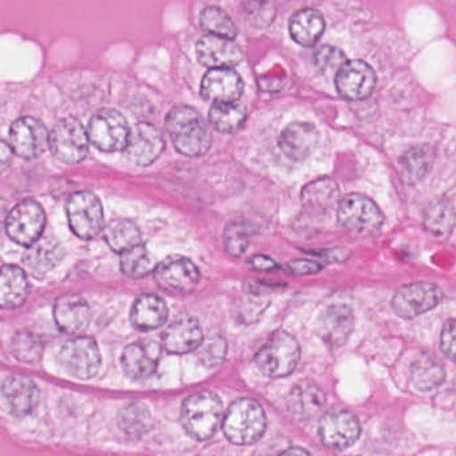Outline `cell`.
<instances>
[{
	"instance_id": "7a4b0ae2",
	"label": "cell",
	"mask_w": 456,
	"mask_h": 456,
	"mask_svg": "<svg viewBox=\"0 0 456 456\" xmlns=\"http://www.w3.org/2000/svg\"><path fill=\"white\" fill-rule=\"evenodd\" d=\"M267 426L265 411L252 399H238L231 404L224 419V436L233 444H252L262 438Z\"/></svg>"
},
{
	"instance_id": "d6a6232c",
	"label": "cell",
	"mask_w": 456,
	"mask_h": 456,
	"mask_svg": "<svg viewBox=\"0 0 456 456\" xmlns=\"http://www.w3.org/2000/svg\"><path fill=\"white\" fill-rule=\"evenodd\" d=\"M104 239L115 252H125L141 244V231L133 222L117 219L104 228Z\"/></svg>"
},
{
	"instance_id": "8fae6325",
	"label": "cell",
	"mask_w": 456,
	"mask_h": 456,
	"mask_svg": "<svg viewBox=\"0 0 456 456\" xmlns=\"http://www.w3.org/2000/svg\"><path fill=\"white\" fill-rule=\"evenodd\" d=\"M319 436L324 446L345 450L353 446L361 436L358 418L347 410L332 409L319 420Z\"/></svg>"
},
{
	"instance_id": "bcb514c9",
	"label": "cell",
	"mask_w": 456,
	"mask_h": 456,
	"mask_svg": "<svg viewBox=\"0 0 456 456\" xmlns=\"http://www.w3.org/2000/svg\"><path fill=\"white\" fill-rule=\"evenodd\" d=\"M12 147L5 143L3 139H0V174L10 166L11 159H12Z\"/></svg>"
},
{
	"instance_id": "8d00e7d4",
	"label": "cell",
	"mask_w": 456,
	"mask_h": 456,
	"mask_svg": "<svg viewBox=\"0 0 456 456\" xmlns=\"http://www.w3.org/2000/svg\"><path fill=\"white\" fill-rule=\"evenodd\" d=\"M200 26L205 31L216 35V37L231 40L238 37V28H236L235 23L222 8L208 7L203 10L202 15H200Z\"/></svg>"
},
{
	"instance_id": "7402d4cb",
	"label": "cell",
	"mask_w": 456,
	"mask_h": 456,
	"mask_svg": "<svg viewBox=\"0 0 456 456\" xmlns=\"http://www.w3.org/2000/svg\"><path fill=\"white\" fill-rule=\"evenodd\" d=\"M2 394L15 417H26L39 403V388L29 378L12 375L2 386Z\"/></svg>"
},
{
	"instance_id": "83f0119b",
	"label": "cell",
	"mask_w": 456,
	"mask_h": 456,
	"mask_svg": "<svg viewBox=\"0 0 456 456\" xmlns=\"http://www.w3.org/2000/svg\"><path fill=\"white\" fill-rule=\"evenodd\" d=\"M167 305L157 295H142L131 310V322L141 331L159 329L167 321Z\"/></svg>"
},
{
	"instance_id": "9a60e30c",
	"label": "cell",
	"mask_w": 456,
	"mask_h": 456,
	"mask_svg": "<svg viewBox=\"0 0 456 456\" xmlns=\"http://www.w3.org/2000/svg\"><path fill=\"white\" fill-rule=\"evenodd\" d=\"M50 136L40 120L31 117L20 118L10 131V146L23 159H34L47 149Z\"/></svg>"
},
{
	"instance_id": "ffe728a7",
	"label": "cell",
	"mask_w": 456,
	"mask_h": 456,
	"mask_svg": "<svg viewBox=\"0 0 456 456\" xmlns=\"http://www.w3.org/2000/svg\"><path fill=\"white\" fill-rule=\"evenodd\" d=\"M319 142V131L311 123L295 122L287 126L279 136V147L295 162L305 159Z\"/></svg>"
},
{
	"instance_id": "3957f363",
	"label": "cell",
	"mask_w": 456,
	"mask_h": 456,
	"mask_svg": "<svg viewBox=\"0 0 456 456\" xmlns=\"http://www.w3.org/2000/svg\"><path fill=\"white\" fill-rule=\"evenodd\" d=\"M224 415L221 398L213 393L189 396L182 407V425L198 441L211 438L218 430Z\"/></svg>"
},
{
	"instance_id": "f6af8a7d",
	"label": "cell",
	"mask_w": 456,
	"mask_h": 456,
	"mask_svg": "<svg viewBox=\"0 0 456 456\" xmlns=\"http://www.w3.org/2000/svg\"><path fill=\"white\" fill-rule=\"evenodd\" d=\"M323 265L321 263L315 262V260L297 259L289 263L287 270H289V273H294V275H313V273H319Z\"/></svg>"
},
{
	"instance_id": "277c9868",
	"label": "cell",
	"mask_w": 456,
	"mask_h": 456,
	"mask_svg": "<svg viewBox=\"0 0 456 456\" xmlns=\"http://www.w3.org/2000/svg\"><path fill=\"white\" fill-rule=\"evenodd\" d=\"M300 358L299 343L286 331H278L255 355L257 369L268 378H283L297 369Z\"/></svg>"
},
{
	"instance_id": "603a6c76",
	"label": "cell",
	"mask_w": 456,
	"mask_h": 456,
	"mask_svg": "<svg viewBox=\"0 0 456 456\" xmlns=\"http://www.w3.org/2000/svg\"><path fill=\"white\" fill-rule=\"evenodd\" d=\"M203 342L200 322L191 316H182L174 321L163 334V346L171 354H187L198 350Z\"/></svg>"
},
{
	"instance_id": "e575fe53",
	"label": "cell",
	"mask_w": 456,
	"mask_h": 456,
	"mask_svg": "<svg viewBox=\"0 0 456 456\" xmlns=\"http://www.w3.org/2000/svg\"><path fill=\"white\" fill-rule=\"evenodd\" d=\"M434 162V151L430 146H417L402 158L404 176L410 183H417L425 178Z\"/></svg>"
},
{
	"instance_id": "c3c4849f",
	"label": "cell",
	"mask_w": 456,
	"mask_h": 456,
	"mask_svg": "<svg viewBox=\"0 0 456 456\" xmlns=\"http://www.w3.org/2000/svg\"><path fill=\"white\" fill-rule=\"evenodd\" d=\"M8 208L7 202L0 198V230L7 224Z\"/></svg>"
},
{
	"instance_id": "d4e9b609",
	"label": "cell",
	"mask_w": 456,
	"mask_h": 456,
	"mask_svg": "<svg viewBox=\"0 0 456 456\" xmlns=\"http://www.w3.org/2000/svg\"><path fill=\"white\" fill-rule=\"evenodd\" d=\"M326 404L323 391L313 383H300L292 388L287 398L289 412L300 420H311L321 414Z\"/></svg>"
},
{
	"instance_id": "9c48e42d",
	"label": "cell",
	"mask_w": 456,
	"mask_h": 456,
	"mask_svg": "<svg viewBox=\"0 0 456 456\" xmlns=\"http://www.w3.org/2000/svg\"><path fill=\"white\" fill-rule=\"evenodd\" d=\"M59 362L72 377L91 379L101 369V351L93 338L77 337L64 343Z\"/></svg>"
},
{
	"instance_id": "7dc6e473",
	"label": "cell",
	"mask_w": 456,
	"mask_h": 456,
	"mask_svg": "<svg viewBox=\"0 0 456 456\" xmlns=\"http://www.w3.org/2000/svg\"><path fill=\"white\" fill-rule=\"evenodd\" d=\"M251 265L260 271L273 270V268L278 267L275 260L271 259V257L263 256V255H257V256L252 257Z\"/></svg>"
},
{
	"instance_id": "cb8c5ba5",
	"label": "cell",
	"mask_w": 456,
	"mask_h": 456,
	"mask_svg": "<svg viewBox=\"0 0 456 456\" xmlns=\"http://www.w3.org/2000/svg\"><path fill=\"white\" fill-rule=\"evenodd\" d=\"M53 316L61 331L79 334L90 323V305L79 295H64L56 300Z\"/></svg>"
},
{
	"instance_id": "f546056e",
	"label": "cell",
	"mask_w": 456,
	"mask_h": 456,
	"mask_svg": "<svg viewBox=\"0 0 456 456\" xmlns=\"http://www.w3.org/2000/svg\"><path fill=\"white\" fill-rule=\"evenodd\" d=\"M118 425L125 436L134 439L142 438L151 430V412L146 404L134 402L120 410L118 415Z\"/></svg>"
},
{
	"instance_id": "681fc988",
	"label": "cell",
	"mask_w": 456,
	"mask_h": 456,
	"mask_svg": "<svg viewBox=\"0 0 456 456\" xmlns=\"http://www.w3.org/2000/svg\"><path fill=\"white\" fill-rule=\"evenodd\" d=\"M281 456H311L305 450L299 449V447H292V449L286 450L281 452Z\"/></svg>"
},
{
	"instance_id": "7c38bea8",
	"label": "cell",
	"mask_w": 456,
	"mask_h": 456,
	"mask_svg": "<svg viewBox=\"0 0 456 456\" xmlns=\"http://www.w3.org/2000/svg\"><path fill=\"white\" fill-rule=\"evenodd\" d=\"M45 224V211L35 200H24L7 216L8 236L20 246L29 247L42 236Z\"/></svg>"
},
{
	"instance_id": "ee69618b",
	"label": "cell",
	"mask_w": 456,
	"mask_h": 456,
	"mask_svg": "<svg viewBox=\"0 0 456 456\" xmlns=\"http://www.w3.org/2000/svg\"><path fill=\"white\" fill-rule=\"evenodd\" d=\"M441 347L450 359L456 362V319L444 324L441 335Z\"/></svg>"
},
{
	"instance_id": "d6986e66",
	"label": "cell",
	"mask_w": 456,
	"mask_h": 456,
	"mask_svg": "<svg viewBox=\"0 0 456 456\" xmlns=\"http://www.w3.org/2000/svg\"><path fill=\"white\" fill-rule=\"evenodd\" d=\"M203 98L216 103H235L243 93V80L231 69H211L203 77Z\"/></svg>"
},
{
	"instance_id": "52a82bcc",
	"label": "cell",
	"mask_w": 456,
	"mask_h": 456,
	"mask_svg": "<svg viewBox=\"0 0 456 456\" xmlns=\"http://www.w3.org/2000/svg\"><path fill=\"white\" fill-rule=\"evenodd\" d=\"M48 144L56 159L77 165L87 155L90 138L79 120L66 118L53 127Z\"/></svg>"
},
{
	"instance_id": "1f68e13d",
	"label": "cell",
	"mask_w": 456,
	"mask_h": 456,
	"mask_svg": "<svg viewBox=\"0 0 456 456\" xmlns=\"http://www.w3.org/2000/svg\"><path fill=\"white\" fill-rule=\"evenodd\" d=\"M339 200V187L332 179L323 178L313 182L302 191V200L315 211H329Z\"/></svg>"
},
{
	"instance_id": "74e56055",
	"label": "cell",
	"mask_w": 456,
	"mask_h": 456,
	"mask_svg": "<svg viewBox=\"0 0 456 456\" xmlns=\"http://www.w3.org/2000/svg\"><path fill=\"white\" fill-rule=\"evenodd\" d=\"M11 350L18 361L35 363L43 353V345L37 335L28 331H19L11 342Z\"/></svg>"
},
{
	"instance_id": "60d3db41",
	"label": "cell",
	"mask_w": 456,
	"mask_h": 456,
	"mask_svg": "<svg viewBox=\"0 0 456 456\" xmlns=\"http://www.w3.org/2000/svg\"><path fill=\"white\" fill-rule=\"evenodd\" d=\"M346 59L345 53L339 48L332 47V45H323L316 51L314 56V64L316 69L322 74H338L340 69L345 66Z\"/></svg>"
},
{
	"instance_id": "836d02e7",
	"label": "cell",
	"mask_w": 456,
	"mask_h": 456,
	"mask_svg": "<svg viewBox=\"0 0 456 456\" xmlns=\"http://www.w3.org/2000/svg\"><path fill=\"white\" fill-rule=\"evenodd\" d=\"M208 119L216 130L232 134L246 122L247 110L239 103H216L211 107Z\"/></svg>"
},
{
	"instance_id": "e0dca14e",
	"label": "cell",
	"mask_w": 456,
	"mask_h": 456,
	"mask_svg": "<svg viewBox=\"0 0 456 456\" xmlns=\"http://www.w3.org/2000/svg\"><path fill=\"white\" fill-rule=\"evenodd\" d=\"M160 359V346L152 340H138L123 351L122 367L134 380L149 379L157 371Z\"/></svg>"
},
{
	"instance_id": "d590c367",
	"label": "cell",
	"mask_w": 456,
	"mask_h": 456,
	"mask_svg": "<svg viewBox=\"0 0 456 456\" xmlns=\"http://www.w3.org/2000/svg\"><path fill=\"white\" fill-rule=\"evenodd\" d=\"M155 267L157 265H155L151 254L142 243L122 252L120 268H122L123 273L130 278H144L149 273H154Z\"/></svg>"
},
{
	"instance_id": "484cf974",
	"label": "cell",
	"mask_w": 456,
	"mask_h": 456,
	"mask_svg": "<svg viewBox=\"0 0 456 456\" xmlns=\"http://www.w3.org/2000/svg\"><path fill=\"white\" fill-rule=\"evenodd\" d=\"M61 259V251L58 241L51 238H42L29 246L24 256V265L29 275L43 278L58 265Z\"/></svg>"
},
{
	"instance_id": "6da1fadb",
	"label": "cell",
	"mask_w": 456,
	"mask_h": 456,
	"mask_svg": "<svg viewBox=\"0 0 456 456\" xmlns=\"http://www.w3.org/2000/svg\"><path fill=\"white\" fill-rule=\"evenodd\" d=\"M166 130L176 150L187 157L205 155L213 144L210 128L202 115L184 104L173 107L168 112Z\"/></svg>"
},
{
	"instance_id": "4316f807",
	"label": "cell",
	"mask_w": 456,
	"mask_h": 456,
	"mask_svg": "<svg viewBox=\"0 0 456 456\" xmlns=\"http://www.w3.org/2000/svg\"><path fill=\"white\" fill-rule=\"evenodd\" d=\"M28 295L26 273L18 265H8L0 270V308L20 307Z\"/></svg>"
},
{
	"instance_id": "7bdbcfd3",
	"label": "cell",
	"mask_w": 456,
	"mask_h": 456,
	"mask_svg": "<svg viewBox=\"0 0 456 456\" xmlns=\"http://www.w3.org/2000/svg\"><path fill=\"white\" fill-rule=\"evenodd\" d=\"M275 12V7L270 0H251L246 5L247 18L257 27H265L273 23Z\"/></svg>"
},
{
	"instance_id": "5bb4252c",
	"label": "cell",
	"mask_w": 456,
	"mask_h": 456,
	"mask_svg": "<svg viewBox=\"0 0 456 456\" xmlns=\"http://www.w3.org/2000/svg\"><path fill=\"white\" fill-rule=\"evenodd\" d=\"M338 93L347 101H363L374 93L377 75L363 61H346L335 75Z\"/></svg>"
},
{
	"instance_id": "4fadbf2b",
	"label": "cell",
	"mask_w": 456,
	"mask_h": 456,
	"mask_svg": "<svg viewBox=\"0 0 456 456\" xmlns=\"http://www.w3.org/2000/svg\"><path fill=\"white\" fill-rule=\"evenodd\" d=\"M442 299L444 294L438 286L419 281L401 287L394 295L393 307L402 318L411 319L433 310Z\"/></svg>"
},
{
	"instance_id": "44dd1931",
	"label": "cell",
	"mask_w": 456,
	"mask_h": 456,
	"mask_svg": "<svg viewBox=\"0 0 456 456\" xmlns=\"http://www.w3.org/2000/svg\"><path fill=\"white\" fill-rule=\"evenodd\" d=\"M354 322L355 321L350 307L345 305H331L319 319V335L330 347H340L350 338Z\"/></svg>"
},
{
	"instance_id": "f1b7e54d",
	"label": "cell",
	"mask_w": 456,
	"mask_h": 456,
	"mask_svg": "<svg viewBox=\"0 0 456 456\" xmlns=\"http://www.w3.org/2000/svg\"><path fill=\"white\" fill-rule=\"evenodd\" d=\"M324 28L326 23L323 16L313 8L297 11L289 20V35L303 47H313L321 39Z\"/></svg>"
},
{
	"instance_id": "30bf717a",
	"label": "cell",
	"mask_w": 456,
	"mask_h": 456,
	"mask_svg": "<svg viewBox=\"0 0 456 456\" xmlns=\"http://www.w3.org/2000/svg\"><path fill=\"white\" fill-rule=\"evenodd\" d=\"M155 279L158 284L171 294H191L200 281L197 265L181 255L166 257L155 267Z\"/></svg>"
},
{
	"instance_id": "4dcf8cb0",
	"label": "cell",
	"mask_w": 456,
	"mask_h": 456,
	"mask_svg": "<svg viewBox=\"0 0 456 456\" xmlns=\"http://www.w3.org/2000/svg\"><path fill=\"white\" fill-rule=\"evenodd\" d=\"M446 379V372L441 362L434 356L423 354L415 359L411 366V382L419 391H431L439 387Z\"/></svg>"
},
{
	"instance_id": "ab89813d",
	"label": "cell",
	"mask_w": 456,
	"mask_h": 456,
	"mask_svg": "<svg viewBox=\"0 0 456 456\" xmlns=\"http://www.w3.org/2000/svg\"><path fill=\"white\" fill-rule=\"evenodd\" d=\"M249 243V227L243 222H233L224 231V248L231 256H241Z\"/></svg>"
},
{
	"instance_id": "b9f144b4",
	"label": "cell",
	"mask_w": 456,
	"mask_h": 456,
	"mask_svg": "<svg viewBox=\"0 0 456 456\" xmlns=\"http://www.w3.org/2000/svg\"><path fill=\"white\" fill-rule=\"evenodd\" d=\"M227 345L224 338H208L198 347V358L208 367L218 366L226 356Z\"/></svg>"
},
{
	"instance_id": "ba28073f",
	"label": "cell",
	"mask_w": 456,
	"mask_h": 456,
	"mask_svg": "<svg viewBox=\"0 0 456 456\" xmlns=\"http://www.w3.org/2000/svg\"><path fill=\"white\" fill-rule=\"evenodd\" d=\"M67 216L75 235L86 240L95 238L103 230V208L93 192L80 191L71 195L67 203Z\"/></svg>"
},
{
	"instance_id": "5b68a950",
	"label": "cell",
	"mask_w": 456,
	"mask_h": 456,
	"mask_svg": "<svg viewBox=\"0 0 456 456\" xmlns=\"http://www.w3.org/2000/svg\"><path fill=\"white\" fill-rule=\"evenodd\" d=\"M338 221L353 235L369 236L380 230L385 216L374 200L364 195L350 194L339 203Z\"/></svg>"
},
{
	"instance_id": "2e32d148",
	"label": "cell",
	"mask_w": 456,
	"mask_h": 456,
	"mask_svg": "<svg viewBox=\"0 0 456 456\" xmlns=\"http://www.w3.org/2000/svg\"><path fill=\"white\" fill-rule=\"evenodd\" d=\"M165 139L155 126L139 123L130 133L126 152L138 166H150L162 155Z\"/></svg>"
},
{
	"instance_id": "f35d334b",
	"label": "cell",
	"mask_w": 456,
	"mask_h": 456,
	"mask_svg": "<svg viewBox=\"0 0 456 456\" xmlns=\"http://www.w3.org/2000/svg\"><path fill=\"white\" fill-rule=\"evenodd\" d=\"M452 222H454V216H452V208L444 200H439L436 205L428 208L425 224L434 233L444 235L452 228Z\"/></svg>"
},
{
	"instance_id": "ac0fdd59",
	"label": "cell",
	"mask_w": 456,
	"mask_h": 456,
	"mask_svg": "<svg viewBox=\"0 0 456 456\" xmlns=\"http://www.w3.org/2000/svg\"><path fill=\"white\" fill-rule=\"evenodd\" d=\"M197 58L200 64L210 69H231L240 63L243 53L232 40L206 35L198 42Z\"/></svg>"
},
{
	"instance_id": "8992f818",
	"label": "cell",
	"mask_w": 456,
	"mask_h": 456,
	"mask_svg": "<svg viewBox=\"0 0 456 456\" xmlns=\"http://www.w3.org/2000/svg\"><path fill=\"white\" fill-rule=\"evenodd\" d=\"M130 133L127 120L120 112L103 109L91 118L87 134L94 146L104 152H114L126 149Z\"/></svg>"
}]
</instances>
